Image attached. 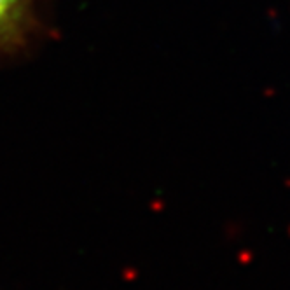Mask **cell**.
Instances as JSON below:
<instances>
[{"label": "cell", "instance_id": "1", "mask_svg": "<svg viewBox=\"0 0 290 290\" xmlns=\"http://www.w3.org/2000/svg\"><path fill=\"white\" fill-rule=\"evenodd\" d=\"M37 28V0H0V60L20 53Z\"/></svg>", "mask_w": 290, "mask_h": 290}]
</instances>
